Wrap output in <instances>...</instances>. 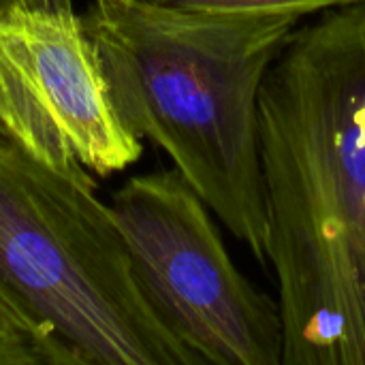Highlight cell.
<instances>
[{
    "mask_svg": "<svg viewBox=\"0 0 365 365\" xmlns=\"http://www.w3.org/2000/svg\"><path fill=\"white\" fill-rule=\"evenodd\" d=\"M259 139L282 365H365V2L293 30Z\"/></svg>",
    "mask_w": 365,
    "mask_h": 365,
    "instance_id": "6da1fadb",
    "label": "cell"
},
{
    "mask_svg": "<svg viewBox=\"0 0 365 365\" xmlns=\"http://www.w3.org/2000/svg\"><path fill=\"white\" fill-rule=\"evenodd\" d=\"M83 24L126 126L263 263L261 90L299 19L90 0Z\"/></svg>",
    "mask_w": 365,
    "mask_h": 365,
    "instance_id": "7a4b0ae2",
    "label": "cell"
},
{
    "mask_svg": "<svg viewBox=\"0 0 365 365\" xmlns=\"http://www.w3.org/2000/svg\"><path fill=\"white\" fill-rule=\"evenodd\" d=\"M94 192L0 130V295L81 364L201 365L150 306Z\"/></svg>",
    "mask_w": 365,
    "mask_h": 365,
    "instance_id": "3957f363",
    "label": "cell"
},
{
    "mask_svg": "<svg viewBox=\"0 0 365 365\" xmlns=\"http://www.w3.org/2000/svg\"><path fill=\"white\" fill-rule=\"evenodd\" d=\"M109 205L150 306L201 365H282L278 302L237 269L175 169L130 178Z\"/></svg>",
    "mask_w": 365,
    "mask_h": 365,
    "instance_id": "277c9868",
    "label": "cell"
},
{
    "mask_svg": "<svg viewBox=\"0 0 365 365\" xmlns=\"http://www.w3.org/2000/svg\"><path fill=\"white\" fill-rule=\"evenodd\" d=\"M0 130L43 165L81 180L135 165L98 53L73 4L0 2Z\"/></svg>",
    "mask_w": 365,
    "mask_h": 365,
    "instance_id": "5b68a950",
    "label": "cell"
},
{
    "mask_svg": "<svg viewBox=\"0 0 365 365\" xmlns=\"http://www.w3.org/2000/svg\"><path fill=\"white\" fill-rule=\"evenodd\" d=\"M158 2L178 9H188V11H205V13L278 15V17L299 19L304 15L364 4L365 0H158Z\"/></svg>",
    "mask_w": 365,
    "mask_h": 365,
    "instance_id": "8992f818",
    "label": "cell"
},
{
    "mask_svg": "<svg viewBox=\"0 0 365 365\" xmlns=\"http://www.w3.org/2000/svg\"><path fill=\"white\" fill-rule=\"evenodd\" d=\"M0 365H75V361L53 346L0 334Z\"/></svg>",
    "mask_w": 365,
    "mask_h": 365,
    "instance_id": "52a82bcc",
    "label": "cell"
},
{
    "mask_svg": "<svg viewBox=\"0 0 365 365\" xmlns=\"http://www.w3.org/2000/svg\"><path fill=\"white\" fill-rule=\"evenodd\" d=\"M0 334L9 336V338H21V340H32V342L45 344V346H53V349L71 355L75 364L81 365V359L64 342H60V340L47 336L45 331H41L32 321H28L21 312H17L2 295H0Z\"/></svg>",
    "mask_w": 365,
    "mask_h": 365,
    "instance_id": "ba28073f",
    "label": "cell"
},
{
    "mask_svg": "<svg viewBox=\"0 0 365 365\" xmlns=\"http://www.w3.org/2000/svg\"><path fill=\"white\" fill-rule=\"evenodd\" d=\"M17 2H26V4H73L71 0H17Z\"/></svg>",
    "mask_w": 365,
    "mask_h": 365,
    "instance_id": "9c48e42d",
    "label": "cell"
}]
</instances>
